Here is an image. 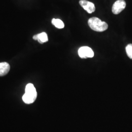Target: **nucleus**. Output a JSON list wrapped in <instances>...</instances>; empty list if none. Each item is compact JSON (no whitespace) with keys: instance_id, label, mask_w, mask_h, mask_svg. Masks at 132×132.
<instances>
[{"instance_id":"obj_1","label":"nucleus","mask_w":132,"mask_h":132,"mask_svg":"<svg viewBox=\"0 0 132 132\" xmlns=\"http://www.w3.org/2000/svg\"><path fill=\"white\" fill-rule=\"evenodd\" d=\"M37 96V94L35 87L32 84L29 83L26 86L25 93L22 99L26 104H31L36 100Z\"/></svg>"},{"instance_id":"obj_2","label":"nucleus","mask_w":132,"mask_h":132,"mask_svg":"<svg viewBox=\"0 0 132 132\" xmlns=\"http://www.w3.org/2000/svg\"><path fill=\"white\" fill-rule=\"evenodd\" d=\"M88 23L90 28L97 32H103L108 28V24L97 17L90 18Z\"/></svg>"},{"instance_id":"obj_3","label":"nucleus","mask_w":132,"mask_h":132,"mask_svg":"<svg viewBox=\"0 0 132 132\" xmlns=\"http://www.w3.org/2000/svg\"><path fill=\"white\" fill-rule=\"evenodd\" d=\"M78 55L81 58L86 59L94 56V52L93 50L89 47L84 46L79 48L78 51Z\"/></svg>"},{"instance_id":"obj_4","label":"nucleus","mask_w":132,"mask_h":132,"mask_svg":"<svg viewBox=\"0 0 132 132\" xmlns=\"http://www.w3.org/2000/svg\"><path fill=\"white\" fill-rule=\"evenodd\" d=\"M126 6V2L124 0H118L113 5L112 12L113 14H119L125 9Z\"/></svg>"},{"instance_id":"obj_5","label":"nucleus","mask_w":132,"mask_h":132,"mask_svg":"<svg viewBox=\"0 0 132 132\" xmlns=\"http://www.w3.org/2000/svg\"><path fill=\"white\" fill-rule=\"evenodd\" d=\"M79 4L89 13H92L95 10L94 4L87 0H80Z\"/></svg>"},{"instance_id":"obj_6","label":"nucleus","mask_w":132,"mask_h":132,"mask_svg":"<svg viewBox=\"0 0 132 132\" xmlns=\"http://www.w3.org/2000/svg\"><path fill=\"white\" fill-rule=\"evenodd\" d=\"M33 39L35 40H37L38 42L40 44H43L48 41L47 34L44 32L34 35Z\"/></svg>"},{"instance_id":"obj_7","label":"nucleus","mask_w":132,"mask_h":132,"mask_svg":"<svg viewBox=\"0 0 132 132\" xmlns=\"http://www.w3.org/2000/svg\"><path fill=\"white\" fill-rule=\"evenodd\" d=\"M10 70V65L6 62L0 63V76H5Z\"/></svg>"},{"instance_id":"obj_8","label":"nucleus","mask_w":132,"mask_h":132,"mask_svg":"<svg viewBox=\"0 0 132 132\" xmlns=\"http://www.w3.org/2000/svg\"><path fill=\"white\" fill-rule=\"evenodd\" d=\"M52 24H53L56 28L59 29L64 28V24L63 22L59 19H53L52 21Z\"/></svg>"},{"instance_id":"obj_9","label":"nucleus","mask_w":132,"mask_h":132,"mask_svg":"<svg viewBox=\"0 0 132 132\" xmlns=\"http://www.w3.org/2000/svg\"><path fill=\"white\" fill-rule=\"evenodd\" d=\"M126 52L128 56L130 59H132V44H129L125 48Z\"/></svg>"}]
</instances>
